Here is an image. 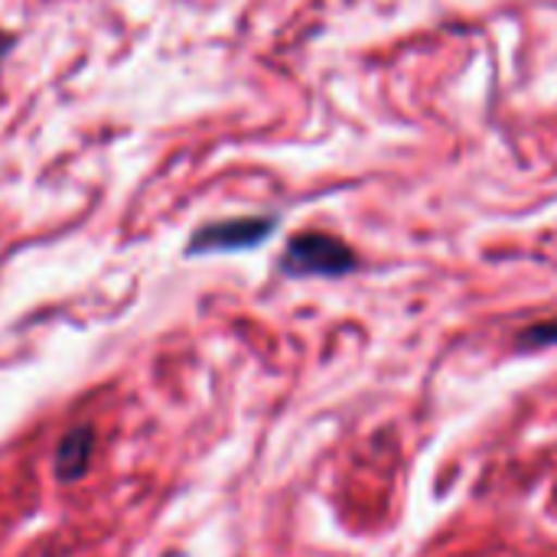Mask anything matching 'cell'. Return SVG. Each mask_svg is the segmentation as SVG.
<instances>
[{
  "mask_svg": "<svg viewBox=\"0 0 557 557\" xmlns=\"http://www.w3.org/2000/svg\"><path fill=\"white\" fill-rule=\"evenodd\" d=\"M359 268L356 251L326 232H300L287 242L281 255V271L287 277H343Z\"/></svg>",
  "mask_w": 557,
  "mask_h": 557,
  "instance_id": "1",
  "label": "cell"
},
{
  "mask_svg": "<svg viewBox=\"0 0 557 557\" xmlns=\"http://www.w3.org/2000/svg\"><path fill=\"white\" fill-rule=\"evenodd\" d=\"M277 228L274 215H245V219H222L209 222L193 232L186 255H219V251H245L258 248Z\"/></svg>",
  "mask_w": 557,
  "mask_h": 557,
  "instance_id": "2",
  "label": "cell"
},
{
  "mask_svg": "<svg viewBox=\"0 0 557 557\" xmlns=\"http://www.w3.org/2000/svg\"><path fill=\"white\" fill-rule=\"evenodd\" d=\"M91 450H95V431L88 424L72 428L55 450V480L59 483H75L85 476L88 463H91Z\"/></svg>",
  "mask_w": 557,
  "mask_h": 557,
  "instance_id": "3",
  "label": "cell"
},
{
  "mask_svg": "<svg viewBox=\"0 0 557 557\" xmlns=\"http://www.w3.org/2000/svg\"><path fill=\"white\" fill-rule=\"evenodd\" d=\"M557 343V317L552 320H542V323H532L529 330L519 333L516 346L519 349H545V346H555Z\"/></svg>",
  "mask_w": 557,
  "mask_h": 557,
  "instance_id": "4",
  "label": "cell"
},
{
  "mask_svg": "<svg viewBox=\"0 0 557 557\" xmlns=\"http://www.w3.org/2000/svg\"><path fill=\"white\" fill-rule=\"evenodd\" d=\"M10 49H13V36H10L7 29H0V65H3V59L10 55Z\"/></svg>",
  "mask_w": 557,
  "mask_h": 557,
  "instance_id": "5",
  "label": "cell"
}]
</instances>
